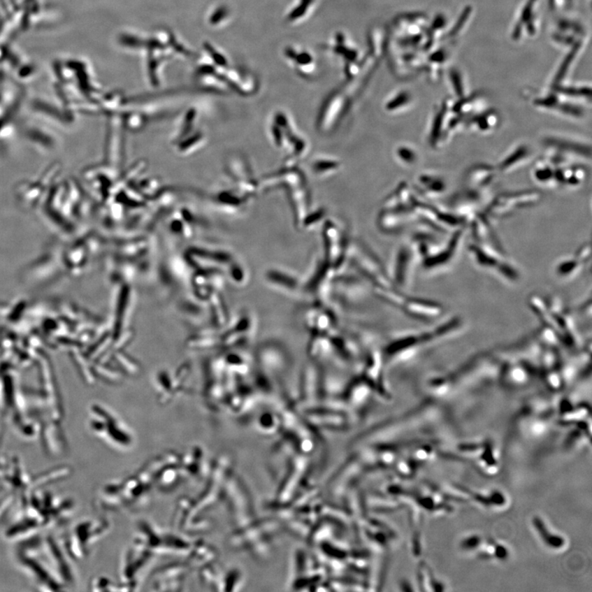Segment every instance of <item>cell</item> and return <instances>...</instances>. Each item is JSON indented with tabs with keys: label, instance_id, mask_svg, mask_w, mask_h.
Returning <instances> with one entry per match:
<instances>
[{
	"label": "cell",
	"instance_id": "cell-5",
	"mask_svg": "<svg viewBox=\"0 0 592 592\" xmlns=\"http://www.w3.org/2000/svg\"><path fill=\"white\" fill-rule=\"evenodd\" d=\"M283 59L298 76L313 79L319 71V60L314 51L299 43H289L282 49Z\"/></svg>",
	"mask_w": 592,
	"mask_h": 592
},
{
	"label": "cell",
	"instance_id": "cell-17",
	"mask_svg": "<svg viewBox=\"0 0 592 592\" xmlns=\"http://www.w3.org/2000/svg\"><path fill=\"white\" fill-rule=\"evenodd\" d=\"M585 45V40L577 41L571 48L568 49L565 58L562 60L553 78L551 88L556 87L565 82V78L570 73V69L575 64L576 59L579 57L582 48Z\"/></svg>",
	"mask_w": 592,
	"mask_h": 592
},
{
	"label": "cell",
	"instance_id": "cell-7",
	"mask_svg": "<svg viewBox=\"0 0 592 592\" xmlns=\"http://www.w3.org/2000/svg\"><path fill=\"white\" fill-rule=\"evenodd\" d=\"M531 104L535 108L557 113L570 119L580 120L585 116L586 110L582 103L568 99L552 89L544 94L533 97Z\"/></svg>",
	"mask_w": 592,
	"mask_h": 592
},
{
	"label": "cell",
	"instance_id": "cell-19",
	"mask_svg": "<svg viewBox=\"0 0 592 592\" xmlns=\"http://www.w3.org/2000/svg\"><path fill=\"white\" fill-rule=\"evenodd\" d=\"M419 190L427 197L436 198L446 192L447 185L444 177L435 173H426L419 176Z\"/></svg>",
	"mask_w": 592,
	"mask_h": 592
},
{
	"label": "cell",
	"instance_id": "cell-8",
	"mask_svg": "<svg viewBox=\"0 0 592 592\" xmlns=\"http://www.w3.org/2000/svg\"><path fill=\"white\" fill-rule=\"evenodd\" d=\"M453 101L454 98H446L433 112L428 134V144L433 149L440 148L449 138L447 126Z\"/></svg>",
	"mask_w": 592,
	"mask_h": 592
},
{
	"label": "cell",
	"instance_id": "cell-22",
	"mask_svg": "<svg viewBox=\"0 0 592 592\" xmlns=\"http://www.w3.org/2000/svg\"><path fill=\"white\" fill-rule=\"evenodd\" d=\"M552 90L558 93L559 95L568 98L572 101L579 102L591 101V87L587 85H565V83L561 84L556 87L551 88Z\"/></svg>",
	"mask_w": 592,
	"mask_h": 592
},
{
	"label": "cell",
	"instance_id": "cell-9",
	"mask_svg": "<svg viewBox=\"0 0 592 592\" xmlns=\"http://www.w3.org/2000/svg\"><path fill=\"white\" fill-rule=\"evenodd\" d=\"M551 38L558 48L568 50L577 41L586 40V32L579 22L561 18L554 26Z\"/></svg>",
	"mask_w": 592,
	"mask_h": 592
},
{
	"label": "cell",
	"instance_id": "cell-1",
	"mask_svg": "<svg viewBox=\"0 0 592 592\" xmlns=\"http://www.w3.org/2000/svg\"><path fill=\"white\" fill-rule=\"evenodd\" d=\"M430 21L423 13H403L394 18L391 28L393 50H421L426 53Z\"/></svg>",
	"mask_w": 592,
	"mask_h": 592
},
{
	"label": "cell",
	"instance_id": "cell-24",
	"mask_svg": "<svg viewBox=\"0 0 592 592\" xmlns=\"http://www.w3.org/2000/svg\"><path fill=\"white\" fill-rule=\"evenodd\" d=\"M449 81L452 91L454 92V99H461L468 94L467 85L463 73L459 68H452L449 71Z\"/></svg>",
	"mask_w": 592,
	"mask_h": 592
},
{
	"label": "cell",
	"instance_id": "cell-6",
	"mask_svg": "<svg viewBox=\"0 0 592 592\" xmlns=\"http://www.w3.org/2000/svg\"><path fill=\"white\" fill-rule=\"evenodd\" d=\"M539 8L540 0H526L512 27L510 37L512 41L534 38L539 34L542 27Z\"/></svg>",
	"mask_w": 592,
	"mask_h": 592
},
{
	"label": "cell",
	"instance_id": "cell-16",
	"mask_svg": "<svg viewBox=\"0 0 592 592\" xmlns=\"http://www.w3.org/2000/svg\"><path fill=\"white\" fill-rule=\"evenodd\" d=\"M531 154L533 152L528 144L520 143L512 147L496 165L498 174L514 173L530 160Z\"/></svg>",
	"mask_w": 592,
	"mask_h": 592
},
{
	"label": "cell",
	"instance_id": "cell-3",
	"mask_svg": "<svg viewBox=\"0 0 592 592\" xmlns=\"http://www.w3.org/2000/svg\"><path fill=\"white\" fill-rule=\"evenodd\" d=\"M542 198V194L533 189L502 193L493 198L484 209V212L491 221L501 220L514 215L521 210L534 207Z\"/></svg>",
	"mask_w": 592,
	"mask_h": 592
},
{
	"label": "cell",
	"instance_id": "cell-18",
	"mask_svg": "<svg viewBox=\"0 0 592 592\" xmlns=\"http://www.w3.org/2000/svg\"><path fill=\"white\" fill-rule=\"evenodd\" d=\"M368 51L367 55L371 58L379 62L386 52L388 48L389 36L383 27H375L371 28L367 36Z\"/></svg>",
	"mask_w": 592,
	"mask_h": 592
},
{
	"label": "cell",
	"instance_id": "cell-12",
	"mask_svg": "<svg viewBox=\"0 0 592 592\" xmlns=\"http://www.w3.org/2000/svg\"><path fill=\"white\" fill-rule=\"evenodd\" d=\"M348 96L349 94L345 88V90L335 91L329 96L321 111V127L324 126V128L329 129L331 126H333L340 120L339 118L347 109L349 101Z\"/></svg>",
	"mask_w": 592,
	"mask_h": 592
},
{
	"label": "cell",
	"instance_id": "cell-14",
	"mask_svg": "<svg viewBox=\"0 0 592 592\" xmlns=\"http://www.w3.org/2000/svg\"><path fill=\"white\" fill-rule=\"evenodd\" d=\"M500 114L496 109L484 108L465 120L464 129L487 134L495 131L500 127Z\"/></svg>",
	"mask_w": 592,
	"mask_h": 592
},
{
	"label": "cell",
	"instance_id": "cell-10",
	"mask_svg": "<svg viewBox=\"0 0 592 592\" xmlns=\"http://www.w3.org/2000/svg\"><path fill=\"white\" fill-rule=\"evenodd\" d=\"M498 172L496 166L477 164L470 168L465 176L467 191L479 196V194L493 184Z\"/></svg>",
	"mask_w": 592,
	"mask_h": 592
},
{
	"label": "cell",
	"instance_id": "cell-25",
	"mask_svg": "<svg viewBox=\"0 0 592 592\" xmlns=\"http://www.w3.org/2000/svg\"><path fill=\"white\" fill-rule=\"evenodd\" d=\"M400 159L407 164H413L417 160V154L414 149L409 147H400L398 150Z\"/></svg>",
	"mask_w": 592,
	"mask_h": 592
},
{
	"label": "cell",
	"instance_id": "cell-23",
	"mask_svg": "<svg viewBox=\"0 0 592 592\" xmlns=\"http://www.w3.org/2000/svg\"><path fill=\"white\" fill-rule=\"evenodd\" d=\"M473 13V6H465L463 10L460 13L459 16L456 17L454 24L449 28H447L445 40H455L456 37H459L461 34H463L465 28H467L469 24L470 20H472L474 14Z\"/></svg>",
	"mask_w": 592,
	"mask_h": 592
},
{
	"label": "cell",
	"instance_id": "cell-21",
	"mask_svg": "<svg viewBox=\"0 0 592 592\" xmlns=\"http://www.w3.org/2000/svg\"><path fill=\"white\" fill-rule=\"evenodd\" d=\"M414 102L412 93L407 89H398L387 97L384 109L389 113H400L407 110Z\"/></svg>",
	"mask_w": 592,
	"mask_h": 592
},
{
	"label": "cell",
	"instance_id": "cell-2",
	"mask_svg": "<svg viewBox=\"0 0 592 592\" xmlns=\"http://www.w3.org/2000/svg\"><path fill=\"white\" fill-rule=\"evenodd\" d=\"M324 49L341 63L343 76L347 82L360 75L366 66V52L346 31L337 30L333 32L326 41Z\"/></svg>",
	"mask_w": 592,
	"mask_h": 592
},
{
	"label": "cell",
	"instance_id": "cell-4",
	"mask_svg": "<svg viewBox=\"0 0 592 592\" xmlns=\"http://www.w3.org/2000/svg\"><path fill=\"white\" fill-rule=\"evenodd\" d=\"M542 144L551 155L558 156L563 159L580 162L590 161L591 147L589 143L579 138H573L566 135L551 133L545 135Z\"/></svg>",
	"mask_w": 592,
	"mask_h": 592
},
{
	"label": "cell",
	"instance_id": "cell-15",
	"mask_svg": "<svg viewBox=\"0 0 592 592\" xmlns=\"http://www.w3.org/2000/svg\"><path fill=\"white\" fill-rule=\"evenodd\" d=\"M449 53L447 46L440 45L426 53L423 70L426 72L428 80L433 83L440 80L449 62Z\"/></svg>",
	"mask_w": 592,
	"mask_h": 592
},
{
	"label": "cell",
	"instance_id": "cell-20",
	"mask_svg": "<svg viewBox=\"0 0 592 592\" xmlns=\"http://www.w3.org/2000/svg\"><path fill=\"white\" fill-rule=\"evenodd\" d=\"M449 23L445 13H437L435 17L430 21L428 27V44L427 52L440 45V42L445 41ZM426 52V53H427Z\"/></svg>",
	"mask_w": 592,
	"mask_h": 592
},
{
	"label": "cell",
	"instance_id": "cell-11",
	"mask_svg": "<svg viewBox=\"0 0 592 592\" xmlns=\"http://www.w3.org/2000/svg\"><path fill=\"white\" fill-rule=\"evenodd\" d=\"M319 0H292L283 14L284 22L291 27H299L315 15Z\"/></svg>",
	"mask_w": 592,
	"mask_h": 592
},
{
	"label": "cell",
	"instance_id": "cell-13",
	"mask_svg": "<svg viewBox=\"0 0 592 592\" xmlns=\"http://www.w3.org/2000/svg\"><path fill=\"white\" fill-rule=\"evenodd\" d=\"M465 229L467 227L454 231L445 245L441 246V249L436 250L435 252H431V255L426 256V267L436 268L440 266L442 267L449 263L458 253L461 242L464 239Z\"/></svg>",
	"mask_w": 592,
	"mask_h": 592
}]
</instances>
